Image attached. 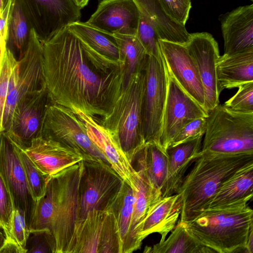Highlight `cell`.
<instances>
[{
	"label": "cell",
	"mask_w": 253,
	"mask_h": 253,
	"mask_svg": "<svg viewBox=\"0 0 253 253\" xmlns=\"http://www.w3.org/2000/svg\"><path fill=\"white\" fill-rule=\"evenodd\" d=\"M68 27L83 44L93 50L111 59L121 60L118 47L113 35L80 21L70 24Z\"/></svg>",
	"instance_id": "cell-30"
},
{
	"label": "cell",
	"mask_w": 253,
	"mask_h": 253,
	"mask_svg": "<svg viewBox=\"0 0 253 253\" xmlns=\"http://www.w3.org/2000/svg\"><path fill=\"white\" fill-rule=\"evenodd\" d=\"M224 54L229 55L253 48V4L239 6L219 17Z\"/></svg>",
	"instance_id": "cell-19"
},
{
	"label": "cell",
	"mask_w": 253,
	"mask_h": 253,
	"mask_svg": "<svg viewBox=\"0 0 253 253\" xmlns=\"http://www.w3.org/2000/svg\"><path fill=\"white\" fill-rule=\"evenodd\" d=\"M135 36L144 47L148 55L156 58L162 56L159 42L160 39L157 31L152 23L141 13Z\"/></svg>",
	"instance_id": "cell-35"
},
{
	"label": "cell",
	"mask_w": 253,
	"mask_h": 253,
	"mask_svg": "<svg viewBox=\"0 0 253 253\" xmlns=\"http://www.w3.org/2000/svg\"><path fill=\"white\" fill-rule=\"evenodd\" d=\"M20 158L27 180L34 199L37 201L45 191L47 179L34 164L24 150L18 145Z\"/></svg>",
	"instance_id": "cell-34"
},
{
	"label": "cell",
	"mask_w": 253,
	"mask_h": 253,
	"mask_svg": "<svg viewBox=\"0 0 253 253\" xmlns=\"http://www.w3.org/2000/svg\"><path fill=\"white\" fill-rule=\"evenodd\" d=\"M253 195V162L236 171L221 185L207 206L218 208L248 204Z\"/></svg>",
	"instance_id": "cell-22"
},
{
	"label": "cell",
	"mask_w": 253,
	"mask_h": 253,
	"mask_svg": "<svg viewBox=\"0 0 253 253\" xmlns=\"http://www.w3.org/2000/svg\"><path fill=\"white\" fill-rule=\"evenodd\" d=\"M146 253H213L211 249L202 244L192 234L185 222L179 221L170 235L163 241L146 246Z\"/></svg>",
	"instance_id": "cell-29"
},
{
	"label": "cell",
	"mask_w": 253,
	"mask_h": 253,
	"mask_svg": "<svg viewBox=\"0 0 253 253\" xmlns=\"http://www.w3.org/2000/svg\"><path fill=\"white\" fill-rule=\"evenodd\" d=\"M38 169L48 178L84 160L76 150L60 142L40 137L23 149Z\"/></svg>",
	"instance_id": "cell-18"
},
{
	"label": "cell",
	"mask_w": 253,
	"mask_h": 253,
	"mask_svg": "<svg viewBox=\"0 0 253 253\" xmlns=\"http://www.w3.org/2000/svg\"><path fill=\"white\" fill-rule=\"evenodd\" d=\"M246 253H253V230H252L249 234L248 239L245 248Z\"/></svg>",
	"instance_id": "cell-45"
},
{
	"label": "cell",
	"mask_w": 253,
	"mask_h": 253,
	"mask_svg": "<svg viewBox=\"0 0 253 253\" xmlns=\"http://www.w3.org/2000/svg\"><path fill=\"white\" fill-rule=\"evenodd\" d=\"M185 47L195 63L205 94V109L208 113L219 104L223 90L217 79L216 62L220 56L218 43L207 32L190 34Z\"/></svg>",
	"instance_id": "cell-12"
},
{
	"label": "cell",
	"mask_w": 253,
	"mask_h": 253,
	"mask_svg": "<svg viewBox=\"0 0 253 253\" xmlns=\"http://www.w3.org/2000/svg\"><path fill=\"white\" fill-rule=\"evenodd\" d=\"M46 87L42 45L39 33L32 28L26 50L12 71L3 113L2 131L8 129L17 104Z\"/></svg>",
	"instance_id": "cell-7"
},
{
	"label": "cell",
	"mask_w": 253,
	"mask_h": 253,
	"mask_svg": "<svg viewBox=\"0 0 253 253\" xmlns=\"http://www.w3.org/2000/svg\"><path fill=\"white\" fill-rule=\"evenodd\" d=\"M134 203V190L124 182L111 210L116 216L123 244V253H131L130 228Z\"/></svg>",
	"instance_id": "cell-32"
},
{
	"label": "cell",
	"mask_w": 253,
	"mask_h": 253,
	"mask_svg": "<svg viewBox=\"0 0 253 253\" xmlns=\"http://www.w3.org/2000/svg\"><path fill=\"white\" fill-rule=\"evenodd\" d=\"M5 240V236L2 233V232L0 231V249L3 246L4 241Z\"/></svg>",
	"instance_id": "cell-48"
},
{
	"label": "cell",
	"mask_w": 253,
	"mask_h": 253,
	"mask_svg": "<svg viewBox=\"0 0 253 253\" xmlns=\"http://www.w3.org/2000/svg\"><path fill=\"white\" fill-rule=\"evenodd\" d=\"M18 148L5 131L0 133V172L10 192L14 208L23 211L29 228L36 201L31 192Z\"/></svg>",
	"instance_id": "cell-11"
},
{
	"label": "cell",
	"mask_w": 253,
	"mask_h": 253,
	"mask_svg": "<svg viewBox=\"0 0 253 253\" xmlns=\"http://www.w3.org/2000/svg\"><path fill=\"white\" fill-rule=\"evenodd\" d=\"M0 253H26L16 242L11 239H5L4 243L0 249Z\"/></svg>",
	"instance_id": "cell-44"
},
{
	"label": "cell",
	"mask_w": 253,
	"mask_h": 253,
	"mask_svg": "<svg viewBox=\"0 0 253 253\" xmlns=\"http://www.w3.org/2000/svg\"><path fill=\"white\" fill-rule=\"evenodd\" d=\"M42 16V42L50 38L70 24L79 21L81 8L73 0H35Z\"/></svg>",
	"instance_id": "cell-24"
},
{
	"label": "cell",
	"mask_w": 253,
	"mask_h": 253,
	"mask_svg": "<svg viewBox=\"0 0 253 253\" xmlns=\"http://www.w3.org/2000/svg\"><path fill=\"white\" fill-rule=\"evenodd\" d=\"M167 67V66H166ZM168 88L160 145L166 151L180 129L188 122L208 113L179 86L167 69Z\"/></svg>",
	"instance_id": "cell-14"
},
{
	"label": "cell",
	"mask_w": 253,
	"mask_h": 253,
	"mask_svg": "<svg viewBox=\"0 0 253 253\" xmlns=\"http://www.w3.org/2000/svg\"><path fill=\"white\" fill-rule=\"evenodd\" d=\"M79 185V214L83 219L93 210L111 209L124 183L109 164L103 161L83 160Z\"/></svg>",
	"instance_id": "cell-8"
},
{
	"label": "cell",
	"mask_w": 253,
	"mask_h": 253,
	"mask_svg": "<svg viewBox=\"0 0 253 253\" xmlns=\"http://www.w3.org/2000/svg\"><path fill=\"white\" fill-rule=\"evenodd\" d=\"M136 171L139 176L136 188L134 190V203L130 228L132 253L141 246L138 235L143 222L162 199L161 191L154 187L142 173Z\"/></svg>",
	"instance_id": "cell-26"
},
{
	"label": "cell",
	"mask_w": 253,
	"mask_h": 253,
	"mask_svg": "<svg viewBox=\"0 0 253 253\" xmlns=\"http://www.w3.org/2000/svg\"><path fill=\"white\" fill-rule=\"evenodd\" d=\"M216 71L222 89L238 87L253 82V48L229 55H220Z\"/></svg>",
	"instance_id": "cell-25"
},
{
	"label": "cell",
	"mask_w": 253,
	"mask_h": 253,
	"mask_svg": "<svg viewBox=\"0 0 253 253\" xmlns=\"http://www.w3.org/2000/svg\"><path fill=\"white\" fill-rule=\"evenodd\" d=\"M203 136L169 147L166 182L162 191V198L176 193L190 165L201 154Z\"/></svg>",
	"instance_id": "cell-21"
},
{
	"label": "cell",
	"mask_w": 253,
	"mask_h": 253,
	"mask_svg": "<svg viewBox=\"0 0 253 253\" xmlns=\"http://www.w3.org/2000/svg\"><path fill=\"white\" fill-rule=\"evenodd\" d=\"M46 86L53 102L99 121L107 118L124 88V61L83 44L65 27L42 42Z\"/></svg>",
	"instance_id": "cell-1"
},
{
	"label": "cell",
	"mask_w": 253,
	"mask_h": 253,
	"mask_svg": "<svg viewBox=\"0 0 253 253\" xmlns=\"http://www.w3.org/2000/svg\"><path fill=\"white\" fill-rule=\"evenodd\" d=\"M145 70L134 74L123 89L110 115L100 123L115 132L131 164L145 142L142 127Z\"/></svg>",
	"instance_id": "cell-5"
},
{
	"label": "cell",
	"mask_w": 253,
	"mask_h": 253,
	"mask_svg": "<svg viewBox=\"0 0 253 253\" xmlns=\"http://www.w3.org/2000/svg\"><path fill=\"white\" fill-rule=\"evenodd\" d=\"M181 210V200L179 194L162 198L143 222L138 235L139 243L142 244L145 238L155 233L160 235V241H164L175 226Z\"/></svg>",
	"instance_id": "cell-23"
},
{
	"label": "cell",
	"mask_w": 253,
	"mask_h": 253,
	"mask_svg": "<svg viewBox=\"0 0 253 253\" xmlns=\"http://www.w3.org/2000/svg\"><path fill=\"white\" fill-rule=\"evenodd\" d=\"M201 152L253 153V112L234 111L218 104L209 112Z\"/></svg>",
	"instance_id": "cell-6"
},
{
	"label": "cell",
	"mask_w": 253,
	"mask_h": 253,
	"mask_svg": "<svg viewBox=\"0 0 253 253\" xmlns=\"http://www.w3.org/2000/svg\"><path fill=\"white\" fill-rule=\"evenodd\" d=\"M9 26L12 44L19 53L18 60L24 53L28 44V26L21 4L13 0L11 8Z\"/></svg>",
	"instance_id": "cell-33"
},
{
	"label": "cell",
	"mask_w": 253,
	"mask_h": 253,
	"mask_svg": "<svg viewBox=\"0 0 253 253\" xmlns=\"http://www.w3.org/2000/svg\"><path fill=\"white\" fill-rule=\"evenodd\" d=\"M159 42L163 59L170 75L182 89L205 110L203 84L185 44L160 39Z\"/></svg>",
	"instance_id": "cell-16"
},
{
	"label": "cell",
	"mask_w": 253,
	"mask_h": 253,
	"mask_svg": "<svg viewBox=\"0 0 253 253\" xmlns=\"http://www.w3.org/2000/svg\"><path fill=\"white\" fill-rule=\"evenodd\" d=\"M7 41L2 37L0 36V48L6 46Z\"/></svg>",
	"instance_id": "cell-49"
},
{
	"label": "cell",
	"mask_w": 253,
	"mask_h": 253,
	"mask_svg": "<svg viewBox=\"0 0 253 253\" xmlns=\"http://www.w3.org/2000/svg\"><path fill=\"white\" fill-rule=\"evenodd\" d=\"M207 117L196 118L186 123L173 138L169 147L203 136L206 130Z\"/></svg>",
	"instance_id": "cell-41"
},
{
	"label": "cell",
	"mask_w": 253,
	"mask_h": 253,
	"mask_svg": "<svg viewBox=\"0 0 253 253\" xmlns=\"http://www.w3.org/2000/svg\"><path fill=\"white\" fill-rule=\"evenodd\" d=\"M17 61L12 52L6 46L0 69V133L3 131V117L8 94L10 76Z\"/></svg>",
	"instance_id": "cell-36"
},
{
	"label": "cell",
	"mask_w": 253,
	"mask_h": 253,
	"mask_svg": "<svg viewBox=\"0 0 253 253\" xmlns=\"http://www.w3.org/2000/svg\"><path fill=\"white\" fill-rule=\"evenodd\" d=\"M83 162L47 179L43 195L36 201L30 231L47 229L53 235L55 253H67L79 214V185Z\"/></svg>",
	"instance_id": "cell-2"
},
{
	"label": "cell",
	"mask_w": 253,
	"mask_h": 253,
	"mask_svg": "<svg viewBox=\"0 0 253 253\" xmlns=\"http://www.w3.org/2000/svg\"><path fill=\"white\" fill-rule=\"evenodd\" d=\"M139 13L155 27L160 40L185 44L190 35L185 26L171 19L165 12L159 0H132Z\"/></svg>",
	"instance_id": "cell-27"
},
{
	"label": "cell",
	"mask_w": 253,
	"mask_h": 253,
	"mask_svg": "<svg viewBox=\"0 0 253 253\" xmlns=\"http://www.w3.org/2000/svg\"><path fill=\"white\" fill-rule=\"evenodd\" d=\"M14 209L11 195L0 172V228L3 231L5 238L9 237Z\"/></svg>",
	"instance_id": "cell-38"
},
{
	"label": "cell",
	"mask_w": 253,
	"mask_h": 253,
	"mask_svg": "<svg viewBox=\"0 0 253 253\" xmlns=\"http://www.w3.org/2000/svg\"><path fill=\"white\" fill-rule=\"evenodd\" d=\"M139 16L132 0H98L96 10L86 23L110 34L135 36Z\"/></svg>",
	"instance_id": "cell-17"
},
{
	"label": "cell",
	"mask_w": 253,
	"mask_h": 253,
	"mask_svg": "<svg viewBox=\"0 0 253 253\" xmlns=\"http://www.w3.org/2000/svg\"><path fill=\"white\" fill-rule=\"evenodd\" d=\"M6 46H4L1 48H0V69L1 65V62L3 56V54L6 49Z\"/></svg>",
	"instance_id": "cell-47"
},
{
	"label": "cell",
	"mask_w": 253,
	"mask_h": 253,
	"mask_svg": "<svg viewBox=\"0 0 253 253\" xmlns=\"http://www.w3.org/2000/svg\"><path fill=\"white\" fill-rule=\"evenodd\" d=\"M166 13L178 24L185 26L191 8V0H159Z\"/></svg>",
	"instance_id": "cell-42"
},
{
	"label": "cell",
	"mask_w": 253,
	"mask_h": 253,
	"mask_svg": "<svg viewBox=\"0 0 253 253\" xmlns=\"http://www.w3.org/2000/svg\"><path fill=\"white\" fill-rule=\"evenodd\" d=\"M186 223L196 239L214 253H246L253 230V211L248 204L207 209Z\"/></svg>",
	"instance_id": "cell-4"
},
{
	"label": "cell",
	"mask_w": 253,
	"mask_h": 253,
	"mask_svg": "<svg viewBox=\"0 0 253 253\" xmlns=\"http://www.w3.org/2000/svg\"><path fill=\"white\" fill-rule=\"evenodd\" d=\"M13 0H8L7 3L0 13V36L6 41L8 37L9 16Z\"/></svg>",
	"instance_id": "cell-43"
},
{
	"label": "cell",
	"mask_w": 253,
	"mask_h": 253,
	"mask_svg": "<svg viewBox=\"0 0 253 253\" xmlns=\"http://www.w3.org/2000/svg\"><path fill=\"white\" fill-rule=\"evenodd\" d=\"M168 156L161 145L146 143L131 163L136 171L142 172L150 183L161 192L168 170Z\"/></svg>",
	"instance_id": "cell-28"
},
{
	"label": "cell",
	"mask_w": 253,
	"mask_h": 253,
	"mask_svg": "<svg viewBox=\"0 0 253 253\" xmlns=\"http://www.w3.org/2000/svg\"><path fill=\"white\" fill-rule=\"evenodd\" d=\"M71 110L83 122L88 137L109 165L125 182L135 190L139 174L124 151L118 135L94 117L75 108Z\"/></svg>",
	"instance_id": "cell-13"
},
{
	"label": "cell",
	"mask_w": 253,
	"mask_h": 253,
	"mask_svg": "<svg viewBox=\"0 0 253 253\" xmlns=\"http://www.w3.org/2000/svg\"><path fill=\"white\" fill-rule=\"evenodd\" d=\"M76 4L81 9L85 6L88 3L89 0H73Z\"/></svg>",
	"instance_id": "cell-46"
},
{
	"label": "cell",
	"mask_w": 253,
	"mask_h": 253,
	"mask_svg": "<svg viewBox=\"0 0 253 253\" xmlns=\"http://www.w3.org/2000/svg\"><path fill=\"white\" fill-rule=\"evenodd\" d=\"M145 84L142 103V127L146 143L160 145L168 88V73L163 55H149L145 69Z\"/></svg>",
	"instance_id": "cell-10"
},
{
	"label": "cell",
	"mask_w": 253,
	"mask_h": 253,
	"mask_svg": "<svg viewBox=\"0 0 253 253\" xmlns=\"http://www.w3.org/2000/svg\"><path fill=\"white\" fill-rule=\"evenodd\" d=\"M113 36L118 47L120 59L125 62L126 65L124 88L134 74L145 70L148 55L135 36Z\"/></svg>",
	"instance_id": "cell-31"
},
{
	"label": "cell",
	"mask_w": 253,
	"mask_h": 253,
	"mask_svg": "<svg viewBox=\"0 0 253 253\" xmlns=\"http://www.w3.org/2000/svg\"><path fill=\"white\" fill-rule=\"evenodd\" d=\"M251 0V1H253V0Z\"/></svg>",
	"instance_id": "cell-51"
},
{
	"label": "cell",
	"mask_w": 253,
	"mask_h": 253,
	"mask_svg": "<svg viewBox=\"0 0 253 253\" xmlns=\"http://www.w3.org/2000/svg\"><path fill=\"white\" fill-rule=\"evenodd\" d=\"M108 211L93 209L76 222L67 253H102Z\"/></svg>",
	"instance_id": "cell-20"
},
{
	"label": "cell",
	"mask_w": 253,
	"mask_h": 253,
	"mask_svg": "<svg viewBox=\"0 0 253 253\" xmlns=\"http://www.w3.org/2000/svg\"><path fill=\"white\" fill-rule=\"evenodd\" d=\"M41 137L60 142L76 150L81 153L84 160H103L108 163L88 137L84 124L76 114L71 109L53 102L46 111Z\"/></svg>",
	"instance_id": "cell-9"
},
{
	"label": "cell",
	"mask_w": 253,
	"mask_h": 253,
	"mask_svg": "<svg viewBox=\"0 0 253 253\" xmlns=\"http://www.w3.org/2000/svg\"><path fill=\"white\" fill-rule=\"evenodd\" d=\"M52 102L46 87L20 100L5 132L23 149L27 148L41 137L45 114Z\"/></svg>",
	"instance_id": "cell-15"
},
{
	"label": "cell",
	"mask_w": 253,
	"mask_h": 253,
	"mask_svg": "<svg viewBox=\"0 0 253 253\" xmlns=\"http://www.w3.org/2000/svg\"><path fill=\"white\" fill-rule=\"evenodd\" d=\"M253 162V153L218 154L201 152L176 193L180 195L179 221L189 222L207 208L221 185L236 171Z\"/></svg>",
	"instance_id": "cell-3"
},
{
	"label": "cell",
	"mask_w": 253,
	"mask_h": 253,
	"mask_svg": "<svg viewBox=\"0 0 253 253\" xmlns=\"http://www.w3.org/2000/svg\"><path fill=\"white\" fill-rule=\"evenodd\" d=\"M26 248L27 253H55L52 234L47 229L30 231Z\"/></svg>",
	"instance_id": "cell-37"
},
{
	"label": "cell",
	"mask_w": 253,
	"mask_h": 253,
	"mask_svg": "<svg viewBox=\"0 0 253 253\" xmlns=\"http://www.w3.org/2000/svg\"><path fill=\"white\" fill-rule=\"evenodd\" d=\"M3 9V0H0V13H1Z\"/></svg>",
	"instance_id": "cell-50"
},
{
	"label": "cell",
	"mask_w": 253,
	"mask_h": 253,
	"mask_svg": "<svg viewBox=\"0 0 253 253\" xmlns=\"http://www.w3.org/2000/svg\"><path fill=\"white\" fill-rule=\"evenodd\" d=\"M237 92L224 105L231 110L243 112H253V82L238 87Z\"/></svg>",
	"instance_id": "cell-39"
},
{
	"label": "cell",
	"mask_w": 253,
	"mask_h": 253,
	"mask_svg": "<svg viewBox=\"0 0 253 253\" xmlns=\"http://www.w3.org/2000/svg\"><path fill=\"white\" fill-rule=\"evenodd\" d=\"M30 234L23 211L14 208L11 222L10 235L8 238L16 242L27 253L26 244Z\"/></svg>",
	"instance_id": "cell-40"
}]
</instances>
